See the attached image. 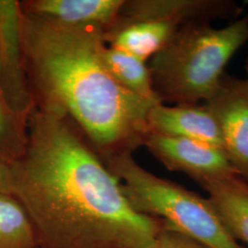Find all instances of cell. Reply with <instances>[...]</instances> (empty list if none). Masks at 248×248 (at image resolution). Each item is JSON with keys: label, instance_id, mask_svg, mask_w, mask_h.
<instances>
[{"label": "cell", "instance_id": "8", "mask_svg": "<svg viewBox=\"0 0 248 248\" xmlns=\"http://www.w3.org/2000/svg\"><path fill=\"white\" fill-rule=\"evenodd\" d=\"M237 10L235 3L221 0H124L117 21H169L181 26L232 16Z\"/></svg>", "mask_w": 248, "mask_h": 248}, {"label": "cell", "instance_id": "15", "mask_svg": "<svg viewBox=\"0 0 248 248\" xmlns=\"http://www.w3.org/2000/svg\"><path fill=\"white\" fill-rule=\"evenodd\" d=\"M27 141L28 119L15 114L0 98V154L9 161L18 159Z\"/></svg>", "mask_w": 248, "mask_h": 248}, {"label": "cell", "instance_id": "16", "mask_svg": "<svg viewBox=\"0 0 248 248\" xmlns=\"http://www.w3.org/2000/svg\"><path fill=\"white\" fill-rule=\"evenodd\" d=\"M154 248H212L170 226L165 225L157 235Z\"/></svg>", "mask_w": 248, "mask_h": 248}, {"label": "cell", "instance_id": "5", "mask_svg": "<svg viewBox=\"0 0 248 248\" xmlns=\"http://www.w3.org/2000/svg\"><path fill=\"white\" fill-rule=\"evenodd\" d=\"M0 88L5 104L29 119L35 102L27 77L19 1L0 0Z\"/></svg>", "mask_w": 248, "mask_h": 248}, {"label": "cell", "instance_id": "12", "mask_svg": "<svg viewBox=\"0 0 248 248\" xmlns=\"http://www.w3.org/2000/svg\"><path fill=\"white\" fill-rule=\"evenodd\" d=\"M207 192L232 236L248 248V183L238 175L199 184Z\"/></svg>", "mask_w": 248, "mask_h": 248}, {"label": "cell", "instance_id": "6", "mask_svg": "<svg viewBox=\"0 0 248 248\" xmlns=\"http://www.w3.org/2000/svg\"><path fill=\"white\" fill-rule=\"evenodd\" d=\"M143 145L166 169L183 173L198 184L238 175L225 151L206 142L150 133Z\"/></svg>", "mask_w": 248, "mask_h": 248}, {"label": "cell", "instance_id": "1", "mask_svg": "<svg viewBox=\"0 0 248 248\" xmlns=\"http://www.w3.org/2000/svg\"><path fill=\"white\" fill-rule=\"evenodd\" d=\"M11 194L38 248H154L165 221L138 213L71 120L36 105L24 153L11 162Z\"/></svg>", "mask_w": 248, "mask_h": 248}, {"label": "cell", "instance_id": "3", "mask_svg": "<svg viewBox=\"0 0 248 248\" xmlns=\"http://www.w3.org/2000/svg\"><path fill=\"white\" fill-rule=\"evenodd\" d=\"M248 42V14L221 29L209 21L181 25L148 62L155 93L162 103L206 102L231 58Z\"/></svg>", "mask_w": 248, "mask_h": 248}, {"label": "cell", "instance_id": "4", "mask_svg": "<svg viewBox=\"0 0 248 248\" xmlns=\"http://www.w3.org/2000/svg\"><path fill=\"white\" fill-rule=\"evenodd\" d=\"M105 165L138 213L162 219L212 248H248L232 236L208 197L155 176L141 167L133 154L117 155Z\"/></svg>", "mask_w": 248, "mask_h": 248}, {"label": "cell", "instance_id": "17", "mask_svg": "<svg viewBox=\"0 0 248 248\" xmlns=\"http://www.w3.org/2000/svg\"><path fill=\"white\" fill-rule=\"evenodd\" d=\"M11 162L0 154V193L11 194Z\"/></svg>", "mask_w": 248, "mask_h": 248}, {"label": "cell", "instance_id": "19", "mask_svg": "<svg viewBox=\"0 0 248 248\" xmlns=\"http://www.w3.org/2000/svg\"><path fill=\"white\" fill-rule=\"evenodd\" d=\"M0 98L2 99V97H1V88H0ZM2 100H3V99H2Z\"/></svg>", "mask_w": 248, "mask_h": 248}, {"label": "cell", "instance_id": "2", "mask_svg": "<svg viewBox=\"0 0 248 248\" xmlns=\"http://www.w3.org/2000/svg\"><path fill=\"white\" fill-rule=\"evenodd\" d=\"M22 43L35 105L67 116L105 164L142 146L151 109L161 102L124 89L103 58L105 31L65 27L21 11Z\"/></svg>", "mask_w": 248, "mask_h": 248}, {"label": "cell", "instance_id": "13", "mask_svg": "<svg viewBox=\"0 0 248 248\" xmlns=\"http://www.w3.org/2000/svg\"><path fill=\"white\" fill-rule=\"evenodd\" d=\"M103 58L108 70L124 89L142 98L161 102L154 91L146 61L108 45L104 50Z\"/></svg>", "mask_w": 248, "mask_h": 248}, {"label": "cell", "instance_id": "11", "mask_svg": "<svg viewBox=\"0 0 248 248\" xmlns=\"http://www.w3.org/2000/svg\"><path fill=\"white\" fill-rule=\"evenodd\" d=\"M179 27L169 21H116L105 33V41L108 46L147 62L166 46Z\"/></svg>", "mask_w": 248, "mask_h": 248}, {"label": "cell", "instance_id": "14", "mask_svg": "<svg viewBox=\"0 0 248 248\" xmlns=\"http://www.w3.org/2000/svg\"><path fill=\"white\" fill-rule=\"evenodd\" d=\"M0 248H38L35 231L24 207L0 193Z\"/></svg>", "mask_w": 248, "mask_h": 248}, {"label": "cell", "instance_id": "10", "mask_svg": "<svg viewBox=\"0 0 248 248\" xmlns=\"http://www.w3.org/2000/svg\"><path fill=\"white\" fill-rule=\"evenodd\" d=\"M150 133L192 139L224 150L222 130L205 103L167 106L159 103L148 117Z\"/></svg>", "mask_w": 248, "mask_h": 248}, {"label": "cell", "instance_id": "18", "mask_svg": "<svg viewBox=\"0 0 248 248\" xmlns=\"http://www.w3.org/2000/svg\"><path fill=\"white\" fill-rule=\"evenodd\" d=\"M246 69H247V73H248V61H247V64H246Z\"/></svg>", "mask_w": 248, "mask_h": 248}, {"label": "cell", "instance_id": "9", "mask_svg": "<svg viewBox=\"0 0 248 248\" xmlns=\"http://www.w3.org/2000/svg\"><path fill=\"white\" fill-rule=\"evenodd\" d=\"M124 0H24L27 15L65 27H98L107 32L119 18Z\"/></svg>", "mask_w": 248, "mask_h": 248}, {"label": "cell", "instance_id": "7", "mask_svg": "<svg viewBox=\"0 0 248 248\" xmlns=\"http://www.w3.org/2000/svg\"><path fill=\"white\" fill-rule=\"evenodd\" d=\"M205 104L220 124L224 151L232 167L248 183V78L225 73Z\"/></svg>", "mask_w": 248, "mask_h": 248}]
</instances>
